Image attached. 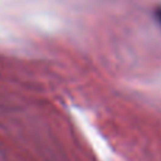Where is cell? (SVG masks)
Listing matches in <instances>:
<instances>
[{
    "label": "cell",
    "instance_id": "obj_1",
    "mask_svg": "<svg viewBox=\"0 0 161 161\" xmlns=\"http://www.w3.org/2000/svg\"><path fill=\"white\" fill-rule=\"evenodd\" d=\"M156 17H157V20L160 21V24H161V7H158L156 10Z\"/></svg>",
    "mask_w": 161,
    "mask_h": 161
}]
</instances>
